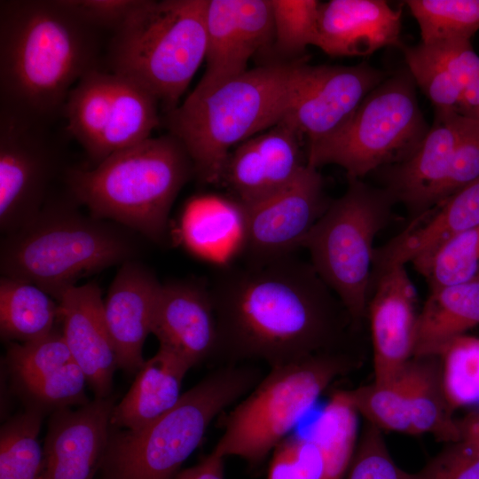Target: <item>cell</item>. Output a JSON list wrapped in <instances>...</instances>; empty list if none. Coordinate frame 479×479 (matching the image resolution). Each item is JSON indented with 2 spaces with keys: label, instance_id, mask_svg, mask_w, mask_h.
I'll list each match as a JSON object with an SVG mask.
<instances>
[{
  "label": "cell",
  "instance_id": "6da1fadb",
  "mask_svg": "<svg viewBox=\"0 0 479 479\" xmlns=\"http://www.w3.org/2000/svg\"><path fill=\"white\" fill-rule=\"evenodd\" d=\"M218 267L208 286L219 365L257 361L271 369L342 349L351 320L310 263L289 255Z\"/></svg>",
  "mask_w": 479,
  "mask_h": 479
},
{
  "label": "cell",
  "instance_id": "7a4b0ae2",
  "mask_svg": "<svg viewBox=\"0 0 479 479\" xmlns=\"http://www.w3.org/2000/svg\"><path fill=\"white\" fill-rule=\"evenodd\" d=\"M97 31L56 0L1 1V106L41 122L63 111L74 86L98 68Z\"/></svg>",
  "mask_w": 479,
  "mask_h": 479
},
{
  "label": "cell",
  "instance_id": "3957f363",
  "mask_svg": "<svg viewBox=\"0 0 479 479\" xmlns=\"http://www.w3.org/2000/svg\"><path fill=\"white\" fill-rule=\"evenodd\" d=\"M303 62L269 63L210 89L195 87L166 113L169 133L184 145L200 182L219 185L232 148L287 115Z\"/></svg>",
  "mask_w": 479,
  "mask_h": 479
},
{
  "label": "cell",
  "instance_id": "277c9868",
  "mask_svg": "<svg viewBox=\"0 0 479 479\" xmlns=\"http://www.w3.org/2000/svg\"><path fill=\"white\" fill-rule=\"evenodd\" d=\"M192 176L190 155L169 133L117 151L93 169H72L67 183L75 202L91 216L161 242L171 207Z\"/></svg>",
  "mask_w": 479,
  "mask_h": 479
},
{
  "label": "cell",
  "instance_id": "5b68a950",
  "mask_svg": "<svg viewBox=\"0 0 479 479\" xmlns=\"http://www.w3.org/2000/svg\"><path fill=\"white\" fill-rule=\"evenodd\" d=\"M263 376L250 363L219 365L148 425L134 430L111 428L96 479H174L212 420Z\"/></svg>",
  "mask_w": 479,
  "mask_h": 479
},
{
  "label": "cell",
  "instance_id": "8992f818",
  "mask_svg": "<svg viewBox=\"0 0 479 479\" xmlns=\"http://www.w3.org/2000/svg\"><path fill=\"white\" fill-rule=\"evenodd\" d=\"M127 231L67 204H45L30 223L5 235L2 276L34 284L57 301L80 279L133 260L138 247Z\"/></svg>",
  "mask_w": 479,
  "mask_h": 479
},
{
  "label": "cell",
  "instance_id": "52a82bcc",
  "mask_svg": "<svg viewBox=\"0 0 479 479\" xmlns=\"http://www.w3.org/2000/svg\"><path fill=\"white\" fill-rule=\"evenodd\" d=\"M208 0H143L109 43L110 73L139 85L166 113L205 60Z\"/></svg>",
  "mask_w": 479,
  "mask_h": 479
},
{
  "label": "cell",
  "instance_id": "ba28073f",
  "mask_svg": "<svg viewBox=\"0 0 479 479\" xmlns=\"http://www.w3.org/2000/svg\"><path fill=\"white\" fill-rule=\"evenodd\" d=\"M356 366V358L341 349L271 368L226 414L213 450L260 466L325 390Z\"/></svg>",
  "mask_w": 479,
  "mask_h": 479
},
{
  "label": "cell",
  "instance_id": "9c48e42d",
  "mask_svg": "<svg viewBox=\"0 0 479 479\" xmlns=\"http://www.w3.org/2000/svg\"><path fill=\"white\" fill-rule=\"evenodd\" d=\"M396 202L387 189L349 178L346 192L327 208L304 239L319 278L344 306L353 326L366 316L375 236Z\"/></svg>",
  "mask_w": 479,
  "mask_h": 479
},
{
  "label": "cell",
  "instance_id": "30bf717a",
  "mask_svg": "<svg viewBox=\"0 0 479 479\" xmlns=\"http://www.w3.org/2000/svg\"><path fill=\"white\" fill-rule=\"evenodd\" d=\"M413 82L405 72L381 82L336 130L307 145V164L337 165L348 178L360 179L407 158L428 130Z\"/></svg>",
  "mask_w": 479,
  "mask_h": 479
},
{
  "label": "cell",
  "instance_id": "8fae6325",
  "mask_svg": "<svg viewBox=\"0 0 479 479\" xmlns=\"http://www.w3.org/2000/svg\"><path fill=\"white\" fill-rule=\"evenodd\" d=\"M57 158L43 122L1 106L0 228L5 235L35 219L46 204Z\"/></svg>",
  "mask_w": 479,
  "mask_h": 479
},
{
  "label": "cell",
  "instance_id": "7c38bea8",
  "mask_svg": "<svg viewBox=\"0 0 479 479\" xmlns=\"http://www.w3.org/2000/svg\"><path fill=\"white\" fill-rule=\"evenodd\" d=\"M330 202L318 169L306 165L299 176L277 192L241 206L242 240L238 254L245 263H264L293 255Z\"/></svg>",
  "mask_w": 479,
  "mask_h": 479
},
{
  "label": "cell",
  "instance_id": "4fadbf2b",
  "mask_svg": "<svg viewBox=\"0 0 479 479\" xmlns=\"http://www.w3.org/2000/svg\"><path fill=\"white\" fill-rule=\"evenodd\" d=\"M384 76L383 72L365 63L347 67L303 62L285 117L307 145L315 143L336 130Z\"/></svg>",
  "mask_w": 479,
  "mask_h": 479
},
{
  "label": "cell",
  "instance_id": "5bb4252c",
  "mask_svg": "<svg viewBox=\"0 0 479 479\" xmlns=\"http://www.w3.org/2000/svg\"><path fill=\"white\" fill-rule=\"evenodd\" d=\"M302 140L284 117L231 152L219 185L241 206L269 197L292 183L307 165Z\"/></svg>",
  "mask_w": 479,
  "mask_h": 479
},
{
  "label": "cell",
  "instance_id": "9a60e30c",
  "mask_svg": "<svg viewBox=\"0 0 479 479\" xmlns=\"http://www.w3.org/2000/svg\"><path fill=\"white\" fill-rule=\"evenodd\" d=\"M114 406L110 396L95 398L75 410L52 412L43 447V479H96L108 444Z\"/></svg>",
  "mask_w": 479,
  "mask_h": 479
},
{
  "label": "cell",
  "instance_id": "2e32d148",
  "mask_svg": "<svg viewBox=\"0 0 479 479\" xmlns=\"http://www.w3.org/2000/svg\"><path fill=\"white\" fill-rule=\"evenodd\" d=\"M159 348L191 367L216 361L218 328L208 283L176 280L161 286L152 322Z\"/></svg>",
  "mask_w": 479,
  "mask_h": 479
},
{
  "label": "cell",
  "instance_id": "e0dca14e",
  "mask_svg": "<svg viewBox=\"0 0 479 479\" xmlns=\"http://www.w3.org/2000/svg\"><path fill=\"white\" fill-rule=\"evenodd\" d=\"M417 294L405 265L391 267L377 276L369 300L375 383L394 380L412 358L418 314Z\"/></svg>",
  "mask_w": 479,
  "mask_h": 479
},
{
  "label": "cell",
  "instance_id": "ac0fdd59",
  "mask_svg": "<svg viewBox=\"0 0 479 479\" xmlns=\"http://www.w3.org/2000/svg\"><path fill=\"white\" fill-rule=\"evenodd\" d=\"M57 302L62 334L73 359L84 373L95 398L110 397L118 364L100 287L95 282L75 285L63 291Z\"/></svg>",
  "mask_w": 479,
  "mask_h": 479
},
{
  "label": "cell",
  "instance_id": "d6986e66",
  "mask_svg": "<svg viewBox=\"0 0 479 479\" xmlns=\"http://www.w3.org/2000/svg\"><path fill=\"white\" fill-rule=\"evenodd\" d=\"M156 276L136 260L123 263L104 300L105 316L118 368L137 373L145 364L143 346L161 288Z\"/></svg>",
  "mask_w": 479,
  "mask_h": 479
},
{
  "label": "cell",
  "instance_id": "ffe728a7",
  "mask_svg": "<svg viewBox=\"0 0 479 479\" xmlns=\"http://www.w3.org/2000/svg\"><path fill=\"white\" fill-rule=\"evenodd\" d=\"M401 10L384 0L321 3L316 47L333 57L365 56L400 46Z\"/></svg>",
  "mask_w": 479,
  "mask_h": 479
},
{
  "label": "cell",
  "instance_id": "44dd1931",
  "mask_svg": "<svg viewBox=\"0 0 479 479\" xmlns=\"http://www.w3.org/2000/svg\"><path fill=\"white\" fill-rule=\"evenodd\" d=\"M479 225V179L420 214L375 249L373 273L428 256L458 234ZM377 275V276H378Z\"/></svg>",
  "mask_w": 479,
  "mask_h": 479
},
{
  "label": "cell",
  "instance_id": "7402d4cb",
  "mask_svg": "<svg viewBox=\"0 0 479 479\" xmlns=\"http://www.w3.org/2000/svg\"><path fill=\"white\" fill-rule=\"evenodd\" d=\"M459 119L456 110L436 111L432 128L418 147L388 174L386 189L395 201H402L417 216L439 201L457 142Z\"/></svg>",
  "mask_w": 479,
  "mask_h": 479
},
{
  "label": "cell",
  "instance_id": "603a6c76",
  "mask_svg": "<svg viewBox=\"0 0 479 479\" xmlns=\"http://www.w3.org/2000/svg\"><path fill=\"white\" fill-rule=\"evenodd\" d=\"M191 365L180 357L159 348L145 360L122 401L115 404L111 427L115 429L141 428L173 408Z\"/></svg>",
  "mask_w": 479,
  "mask_h": 479
},
{
  "label": "cell",
  "instance_id": "cb8c5ba5",
  "mask_svg": "<svg viewBox=\"0 0 479 479\" xmlns=\"http://www.w3.org/2000/svg\"><path fill=\"white\" fill-rule=\"evenodd\" d=\"M479 325V280L430 290L418 314L412 357L436 356Z\"/></svg>",
  "mask_w": 479,
  "mask_h": 479
},
{
  "label": "cell",
  "instance_id": "d4e9b609",
  "mask_svg": "<svg viewBox=\"0 0 479 479\" xmlns=\"http://www.w3.org/2000/svg\"><path fill=\"white\" fill-rule=\"evenodd\" d=\"M206 69L196 87L210 89L247 70L257 52L251 35L239 20L234 0H208Z\"/></svg>",
  "mask_w": 479,
  "mask_h": 479
},
{
  "label": "cell",
  "instance_id": "484cf974",
  "mask_svg": "<svg viewBox=\"0 0 479 479\" xmlns=\"http://www.w3.org/2000/svg\"><path fill=\"white\" fill-rule=\"evenodd\" d=\"M406 369L411 435L430 434L448 444L459 441V421L453 419L445 397L438 357H412Z\"/></svg>",
  "mask_w": 479,
  "mask_h": 479
},
{
  "label": "cell",
  "instance_id": "4316f807",
  "mask_svg": "<svg viewBox=\"0 0 479 479\" xmlns=\"http://www.w3.org/2000/svg\"><path fill=\"white\" fill-rule=\"evenodd\" d=\"M243 231L241 207L230 199H207L191 204L181 221L185 244L202 256L224 258L238 253Z\"/></svg>",
  "mask_w": 479,
  "mask_h": 479
},
{
  "label": "cell",
  "instance_id": "83f0119b",
  "mask_svg": "<svg viewBox=\"0 0 479 479\" xmlns=\"http://www.w3.org/2000/svg\"><path fill=\"white\" fill-rule=\"evenodd\" d=\"M114 96V75L97 68L74 86L63 109L68 131L96 163L111 121Z\"/></svg>",
  "mask_w": 479,
  "mask_h": 479
},
{
  "label": "cell",
  "instance_id": "f1b7e54d",
  "mask_svg": "<svg viewBox=\"0 0 479 479\" xmlns=\"http://www.w3.org/2000/svg\"><path fill=\"white\" fill-rule=\"evenodd\" d=\"M59 318V302L29 282L2 276L0 279V332L10 342L42 339Z\"/></svg>",
  "mask_w": 479,
  "mask_h": 479
},
{
  "label": "cell",
  "instance_id": "f546056e",
  "mask_svg": "<svg viewBox=\"0 0 479 479\" xmlns=\"http://www.w3.org/2000/svg\"><path fill=\"white\" fill-rule=\"evenodd\" d=\"M114 75L113 112L96 164L117 151L151 137V132L160 123L156 98L135 82Z\"/></svg>",
  "mask_w": 479,
  "mask_h": 479
},
{
  "label": "cell",
  "instance_id": "4dcf8cb0",
  "mask_svg": "<svg viewBox=\"0 0 479 479\" xmlns=\"http://www.w3.org/2000/svg\"><path fill=\"white\" fill-rule=\"evenodd\" d=\"M43 412L27 406L0 430V479H43V450L38 441Z\"/></svg>",
  "mask_w": 479,
  "mask_h": 479
},
{
  "label": "cell",
  "instance_id": "1f68e13d",
  "mask_svg": "<svg viewBox=\"0 0 479 479\" xmlns=\"http://www.w3.org/2000/svg\"><path fill=\"white\" fill-rule=\"evenodd\" d=\"M406 365L398 376L389 382H373L344 390L357 414L381 430L411 435Z\"/></svg>",
  "mask_w": 479,
  "mask_h": 479
},
{
  "label": "cell",
  "instance_id": "d6a6232c",
  "mask_svg": "<svg viewBox=\"0 0 479 479\" xmlns=\"http://www.w3.org/2000/svg\"><path fill=\"white\" fill-rule=\"evenodd\" d=\"M412 263L426 278L430 290L479 280V225L458 234Z\"/></svg>",
  "mask_w": 479,
  "mask_h": 479
},
{
  "label": "cell",
  "instance_id": "836d02e7",
  "mask_svg": "<svg viewBox=\"0 0 479 479\" xmlns=\"http://www.w3.org/2000/svg\"><path fill=\"white\" fill-rule=\"evenodd\" d=\"M422 43L444 39H470L479 30V0H408Z\"/></svg>",
  "mask_w": 479,
  "mask_h": 479
},
{
  "label": "cell",
  "instance_id": "e575fe53",
  "mask_svg": "<svg viewBox=\"0 0 479 479\" xmlns=\"http://www.w3.org/2000/svg\"><path fill=\"white\" fill-rule=\"evenodd\" d=\"M436 357L451 408L454 411L479 403V338L459 336L444 345Z\"/></svg>",
  "mask_w": 479,
  "mask_h": 479
},
{
  "label": "cell",
  "instance_id": "d590c367",
  "mask_svg": "<svg viewBox=\"0 0 479 479\" xmlns=\"http://www.w3.org/2000/svg\"><path fill=\"white\" fill-rule=\"evenodd\" d=\"M87 378L75 361L35 380L13 383L17 392L28 406L41 411H57L72 405H83ZM88 382V381H87Z\"/></svg>",
  "mask_w": 479,
  "mask_h": 479
},
{
  "label": "cell",
  "instance_id": "8d00e7d4",
  "mask_svg": "<svg viewBox=\"0 0 479 479\" xmlns=\"http://www.w3.org/2000/svg\"><path fill=\"white\" fill-rule=\"evenodd\" d=\"M274 25V46L286 56H296L316 46L321 2L270 0Z\"/></svg>",
  "mask_w": 479,
  "mask_h": 479
},
{
  "label": "cell",
  "instance_id": "74e56055",
  "mask_svg": "<svg viewBox=\"0 0 479 479\" xmlns=\"http://www.w3.org/2000/svg\"><path fill=\"white\" fill-rule=\"evenodd\" d=\"M5 361L13 383H19L39 378L75 360L62 332L54 330L34 342H10Z\"/></svg>",
  "mask_w": 479,
  "mask_h": 479
},
{
  "label": "cell",
  "instance_id": "f35d334b",
  "mask_svg": "<svg viewBox=\"0 0 479 479\" xmlns=\"http://www.w3.org/2000/svg\"><path fill=\"white\" fill-rule=\"evenodd\" d=\"M402 47L411 76L436 111L455 110L462 89L457 81L421 43Z\"/></svg>",
  "mask_w": 479,
  "mask_h": 479
},
{
  "label": "cell",
  "instance_id": "ab89813d",
  "mask_svg": "<svg viewBox=\"0 0 479 479\" xmlns=\"http://www.w3.org/2000/svg\"><path fill=\"white\" fill-rule=\"evenodd\" d=\"M345 479H420L404 471L392 459L381 430L365 424L357 440Z\"/></svg>",
  "mask_w": 479,
  "mask_h": 479
},
{
  "label": "cell",
  "instance_id": "60d3db41",
  "mask_svg": "<svg viewBox=\"0 0 479 479\" xmlns=\"http://www.w3.org/2000/svg\"><path fill=\"white\" fill-rule=\"evenodd\" d=\"M478 179L479 118L459 113L457 142L437 203Z\"/></svg>",
  "mask_w": 479,
  "mask_h": 479
},
{
  "label": "cell",
  "instance_id": "b9f144b4",
  "mask_svg": "<svg viewBox=\"0 0 479 479\" xmlns=\"http://www.w3.org/2000/svg\"><path fill=\"white\" fill-rule=\"evenodd\" d=\"M420 479H479V442L460 437L418 472Z\"/></svg>",
  "mask_w": 479,
  "mask_h": 479
},
{
  "label": "cell",
  "instance_id": "7bdbcfd3",
  "mask_svg": "<svg viewBox=\"0 0 479 479\" xmlns=\"http://www.w3.org/2000/svg\"><path fill=\"white\" fill-rule=\"evenodd\" d=\"M81 22L96 29L118 30L143 0H56Z\"/></svg>",
  "mask_w": 479,
  "mask_h": 479
},
{
  "label": "cell",
  "instance_id": "ee69618b",
  "mask_svg": "<svg viewBox=\"0 0 479 479\" xmlns=\"http://www.w3.org/2000/svg\"><path fill=\"white\" fill-rule=\"evenodd\" d=\"M420 43L461 88L479 75V56L473 50L470 39L452 38Z\"/></svg>",
  "mask_w": 479,
  "mask_h": 479
},
{
  "label": "cell",
  "instance_id": "f6af8a7d",
  "mask_svg": "<svg viewBox=\"0 0 479 479\" xmlns=\"http://www.w3.org/2000/svg\"><path fill=\"white\" fill-rule=\"evenodd\" d=\"M224 459L212 450L198 464L180 470L174 479H224Z\"/></svg>",
  "mask_w": 479,
  "mask_h": 479
},
{
  "label": "cell",
  "instance_id": "bcb514c9",
  "mask_svg": "<svg viewBox=\"0 0 479 479\" xmlns=\"http://www.w3.org/2000/svg\"><path fill=\"white\" fill-rule=\"evenodd\" d=\"M458 106L471 113H479V75L467 83L461 89Z\"/></svg>",
  "mask_w": 479,
  "mask_h": 479
},
{
  "label": "cell",
  "instance_id": "7dc6e473",
  "mask_svg": "<svg viewBox=\"0 0 479 479\" xmlns=\"http://www.w3.org/2000/svg\"><path fill=\"white\" fill-rule=\"evenodd\" d=\"M462 435L479 441V411L469 414L459 422Z\"/></svg>",
  "mask_w": 479,
  "mask_h": 479
},
{
  "label": "cell",
  "instance_id": "c3c4849f",
  "mask_svg": "<svg viewBox=\"0 0 479 479\" xmlns=\"http://www.w3.org/2000/svg\"><path fill=\"white\" fill-rule=\"evenodd\" d=\"M477 117L479 118V113H478V115H477Z\"/></svg>",
  "mask_w": 479,
  "mask_h": 479
}]
</instances>
